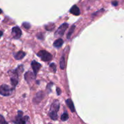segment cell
<instances>
[{
  "instance_id": "cell-3",
  "label": "cell",
  "mask_w": 124,
  "mask_h": 124,
  "mask_svg": "<svg viewBox=\"0 0 124 124\" xmlns=\"http://www.w3.org/2000/svg\"><path fill=\"white\" fill-rule=\"evenodd\" d=\"M12 91L13 90L6 84H2L0 87V94L4 96H8L10 95L12 93Z\"/></svg>"
},
{
  "instance_id": "cell-7",
  "label": "cell",
  "mask_w": 124,
  "mask_h": 124,
  "mask_svg": "<svg viewBox=\"0 0 124 124\" xmlns=\"http://www.w3.org/2000/svg\"><path fill=\"white\" fill-rule=\"evenodd\" d=\"M31 67L33 69V71H34V73L35 75V76H36V74L38 72L39 70L41 68V65L40 63L37 62L36 61H33L31 62Z\"/></svg>"
},
{
  "instance_id": "cell-2",
  "label": "cell",
  "mask_w": 124,
  "mask_h": 124,
  "mask_svg": "<svg viewBox=\"0 0 124 124\" xmlns=\"http://www.w3.org/2000/svg\"><path fill=\"white\" fill-rule=\"evenodd\" d=\"M36 55L40 57L41 60L44 62L50 61L52 59V54L46 50H40L36 54Z\"/></svg>"
},
{
  "instance_id": "cell-17",
  "label": "cell",
  "mask_w": 124,
  "mask_h": 124,
  "mask_svg": "<svg viewBox=\"0 0 124 124\" xmlns=\"http://www.w3.org/2000/svg\"><path fill=\"white\" fill-rule=\"evenodd\" d=\"M50 69H51V70H52L53 73H55L56 70H57V67H56L55 64L54 63L51 64V65H50Z\"/></svg>"
},
{
  "instance_id": "cell-21",
  "label": "cell",
  "mask_w": 124,
  "mask_h": 124,
  "mask_svg": "<svg viewBox=\"0 0 124 124\" xmlns=\"http://www.w3.org/2000/svg\"><path fill=\"white\" fill-rule=\"evenodd\" d=\"M56 91H57V93L58 95H60V94H61V90L60 88H57V89H56Z\"/></svg>"
},
{
  "instance_id": "cell-1",
  "label": "cell",
  "mask_w": 124,
  "mask_h": 124,
  "mask_svg": "<svg viewBox=\"0 0 124 124\" xmlns=\"http://www.w3.org/2000/svg\"><path fill=\"white\" fill-rule=\"evenodd\" d=\"M24 70L23 66L22 65L18 67L17 69L14 70L9 71V74L10 76L11 84L13 87H15L18 83V76L19 74L21 73Z\"/></svg>"
},
{
  "instance_id": "cell-6",
  "label": "cell",
  "mask_w": 124,
  "mask_h": 124,
  "mask_svg": "<svg viewBox=\"0 0 124 124\" xmlns=\"http://www.w3.org/2000/svg\"><path fill=\"white\" fill-rule=\"evenodd\" d=\"M60 108V103L58 100H55L52 103L51 105V108H50V111L49 112H53L57 113L59 110Z\"/></svg>"
},
{
  "instance_id": "cell-16",
  "label": "cell",
  "mask_w": 124,
  "mask_h": 124,
  "mask_svg": "<svg viewBox=\"0 0 124 124\" xmlns=\"http://www.w3.org/2000/svg\"><path fill=\"white\" fill-rule=\"evenodd\" d=\"M68 119H69V116H68V114L67 113H64L61 116V120L62 121H66Z\"/></svg>"
},
{
  "instance_id": "cell-9",
  "label": "cell",
  "mask_w": 124,
  "mask_h": 124,
  "mask_svg": "<svg viewBox=\"0 0 124 124\" xmlns=\"http://www.w3.org/2000/svg\"><path fill=\"white\" fill-rule=\"evenodd\" d=\"M43 98V93L41 91H40V92L36 93V96H35V98L33 99V101L35 103H38L42 100Z\"/></svg>"
},
{
  "instance_id": "cell-13",
  "label": "cell",
  "mask_w": 124,
  "mask_h": 124,
  "mask_svg": "<svg viewBox=\"0 0 124 124\" xmlns=\"http://www.w3.org/2000/svg\"><path fill=\"white\" fill-rule=\"evenodd\" d=\"M63 42H64V41H63V40L62 39L58 38L54 41L53 45L55 47H56V48H60V47L62 46Z\"/></svg>"
},
{
  "instance_id": "cell-23",
  "label": "cell",
  "mask_w": 124,
  "mask_h": 124,
  "mask_svg": "<svg viewBox=\"0 0 124 124\" xmlns=\"http://www.w3.org/2000/svg\"><path fill=\"white\" fill-rule=\"evenodd\" d=\"M2 34H3V33H2V31H1V30H0V37H1V36H2Z\"/></svg>"
},
{
  "instance_id": "cell-18",
  "label": "cell",
  "mask_w": 124,
  "mask_h": 124,
  "mask_svg": "<svg viewBox=\"0 0 124 124\" xmlns=\"http://www.w3.org/2000/svg\"><path fill=\"white\" fill-rule=\"evenodd\" d=\"M0 124H8L3 116L1 115H0Z\"/></svg>"
},
{
  "instance_id": "cell-4",
  "label": "cell",
  "mask_w": 124,
  "mask_h": 124,
  "mask_svg": "<svg viewBox=\"0 0 124 124\" xmlns=\"http://www.w3.org/2000/svg\"><path fill=\"white\" fill-rule=\"evenodd\" d=\"M68 27V24H67V23H64L62 25H61L55 33V37L58 38L62 37Z\"/></svg>"
},
{
  "instance_id": "cell-22",
  "label": "cell",
  "mask_w": 124,
  "mask_h": 124,
  "mask_svg": "<svg viewBox=\"0 0 124 124\" xmlns=\"http://www.w3.org/2000/svg\"><path fill=\"white\" fill-rule=\"evenodd\" d=\"M112 4H113V6H117L118 2H117V1H113V2H112Z\"/></svg>"
},
{
  "instance_id": "cell-14",
  "label": "cell",
  "mask_w": 124,
  "mask_h": 124,
  "mask_svg": "<svg viewBox=\"0 0 124 124\" xmlns=\"http://www.w3.org/2000/svg\"><path fill=\"white\" fill-rule=\"evenodd\" d=\"M75 25H72V26L71 27V29H69V31H68V34H67V38L68 39H69L71 38V35H72V34L73 33V32H74V30H75Z\"/></svg>"
},
{
  "instance_id": "cell-5",
  "label": "cell",
  "mask_w": 124,
  "mask_h": 124,
  "mask_svg": "<svg viewBox=\"0 0 124 124\" xmlns=\"http://www.w3.org/2000/svg\"><path fill=\"white\" fill-rule=\"evenodd\" d=\"M22 35L21 29L18 27H14L12 28V35L15 39H19Z\"/></svg>"
},
{
  "instance_id": "cell-15",
  "label": "cell",
  "mask_w": 124,
  "mask_h": 124,
  "mask_svg": "<svg viewBox=\"0 0 124 124\" xmlns=\"http://www.w3.org/2000/svg\"><path fill=\"white\" fill-rule=\"evenodd\" d=\"M60 69L63 70L65 68V61H64V56H62L60 59Z\"/></svg>"
},
{
  "instance_id": "cell-11",
  "label": "cell",
  "mask_w": 124,
  "mask_h": 124,
  "mask_svg": "<svg viewBox=\"0 0 124 124\" xmlns=\"http://www.w3.org/2000/svg\"><path fill=\"white\" fill-rule=\"evenodd\" d=\"M25 55L26 53H24V52H22V51H19V52L13 54L15 58L17 60H20V59H22L24 56H25Z\"/></svg>"
},
{
  "instance_id": "cell-8",
  "label": "cell",
  "mask_w": 124,
  "mask_h": 124,
  "mask_svg": "<svg viewBox=\"0 0 124 124\" xmlns=\"http://www.w3.org/2000/svg\"><path fill=\"white\" fill-rule=\"evenodd\" d=\"M35 77L36 76H35L34 73L31 72L30 71H27L25 75H24V79L27 82V83H30L32 81H33L35 78Z\"/></svg>"
},
{
  "instance_id": "cell-12",
  "label": "cell",
  "mask_w": 124,
  "mask_h": 124,
  "mask_svg": "<svg viewBox=\"0 0 124 124\" xmlns=\"http://www.w3.org/2000/svg\"><path fill=\"white\" fill-rule=\"evenodd\" d=\"M66 104L68 105V107L69 108V109L71 110V111L72 112H75V107H74V103H73L72 101L71 100V99H68L66 101Z\"/></svg>"
},
{
  "instance_id": "cell-25",
  "label": "cell",
  "mask_w": 124,
  "mask_h": 124,
  "mask_svg": "<svg viewBox=\"0 0 124 124\" xmlns=\"http://www.w3.org/2000/svg\"></svg>"
},
{
  "instance_id": "cell-19",
  "label": "cell",
  "mask_w": 124,
  "mask_h": 124,
  "mask_svg": "<svg viewBox=\"0 0 124 124\" xmlns=\"http://www.w3.org/2000/svg\"><path fill=\"white\" fill-rule=\"evenodd\" d=\"M23 26L26 29H30V24H29V23H23Z\"/></svg>"
},
{
  "instance_id": "cell-10",
  "label": "cell",
  "mask_w": 124,
  "mask_h": 124,
  "mask_svg": "<svg viewBox=\"0 0 124 124\" xmlns=\"http://www.w3.org/2000/svg\"><path fill=\"white\" fill-rule=\"evenodd\" d=\"M70 13L74 15L78 16L80 14V11L79 7H78L76 5H74V6H73L71 8Z\"/></svg>"
},
{
  "instance_id": "cell-20",
  "label": "cell",
  "mask_w": 124,
  "mask_h": 124,
  "mask_svg": "<svg viewBox=\"0 0 124 124\" xmlns=\"http://www.w3.org/2000/svg\"><path fill=\"white\" fill-rule=\"evenodd\" d=\"M18 124H26V121L24 118H22L20 121L18 122Z\"/></svg>"
},
{
  "instance_id": "cell-24",
  "label": "cell",
  "mask_w": 124,
  "mask_h": 124,
  "mask_svg": "<svg viewBox=\"0 0 124 124\" xmlns=\"http://www.w3.org/2000/svg\"><path fill=\"white\" fill-rule=\"evenodd\" d=\"M1 12H2V10H1V9H0V14L1 13Z\"/></svg>"
}]
</instances>
